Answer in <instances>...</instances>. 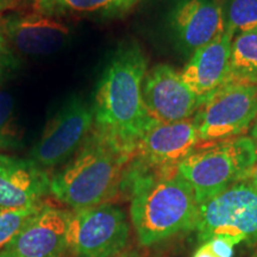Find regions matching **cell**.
<instances>
[{
  "mask_svg": "<svg viewBox=\"0 0 257 257\" xmlns=\"http://www.w3.org/2000/svg\"><path fill=\"white\" fill-rule=\"evenodd\" d=\"M148 59L135 41L114 51L96 86L93 113L94 128L134 154L135 147L154 123L143 102V81Z\"/></svg>",
  "mask_w": 257,
  "mask_h": 257,
  "instance_id": "6da1fadb",
  "label": "cell"
},
{
  "mask_svg": "<svg viewBox=\"0 0 257 257\" xmlns=\"http://www.w3.org/2000/svg\"><path fill=\"white\" fill-rule=\"evenodd\" d=\"M120 191L130 198L131 221L140 245L152 246L194 231L199 204L178 170L144 172L126 166Z\"/></svg>",
  "mask_w": 257,
  "mask_h": 257,
  "instance_id": "7a4b0ae2",
  "label": "cell"
},
{
  "mask_svg": "<svg viewBox=\"0 0 257 257\" xmlns=\"http://www.w3.org/2000/svg\"><path fill=\"white\" fill-rule=\"evenodd\" d=\"M133 154L93 127L78 152L51 176L50 193L74 211L98 206L121 188Z\"/></svg>",
  "mask_w": 257,
  "mask_h": 257,
  "instance_id": "3957f363",
  "label": "cell"
},
{
  "mask_svg": "<svg viewBox=\"0 0 257 257\" xmlns=\"http://www.w3.org/2000/svg\"><path fill=\"white\" fill-rule=\"evenodd\" d=\"M257 160V146L248 135L199 147L178 166L198 204L248 179Z\"/></svg>",
  "mask_w": 257,
  "mask_h": 257,
  "instance_id": "277c9868",
  "label": "cell"
},
{
  "mask_svg": "<svg viewBox=\"0 0 257 257\" xmlns=\"http://www.w3.org/2000/svg\"><path fill=\"white\" fill-rule=\"evenodd\" d=\"M194 231L199 243L220 238L234 245H255L257 192L244 180L199 204Z\"/></svg>",
  "mask_w": 257,
  "mask_h": 257,
  "instance_id": "5b68a950",
  "label": "cell"
},
{
  "mask_svg": "<svg viewBox=\"0 0 257 257\" xmlns=\"http://www.w3.org/2000/svg\"><path fill=\"white\" fill-rule=\"evenodd\" d=\"M256 114L257 86L225 83L208 95L193 115L199 147L244 136Z\"/></svg>",
  "mask_w": 257,
  "mask_h": 257,
  "instance_id": "8992f818",
  "label": "cell"
},
{
  "mask_svg": "<svg viewBox=\"0 0 257 257\" xmlns=\"http://www.w3.org/2000/svg\"><path fill=\"white\" fill-rule=\"evenodd\" d=\"M67 237L75 257H115L126 248L130 224L119 206L105 202L72 212Z\"/></svg>",
  "mask_w": 257,
  "mask_h": 257,
  "instance_id": "52a82bcc",
  "label": "cell"
},
{
  "mask_svg": "<svg viewBox=\"0 0 257 257\" xmlns=\"http://www.w3.org/2000/svg\"><path fill=\"white\" fill-rule=\"evenodd\" d=\"M93 127L92 104L73 95L50 118L28 159L46 170L62 166L78 152Z\"/></svg>",
  "mask_w": 257,
  "mask_h": 257,
  "instance_id": "ba28073f",
  "label": "cell"
},
{
  "mask_svg": "<svg viewBox=\"0 0 257 257\" xmlns=\"http://www.w3.org/2000/svg\"><path fill=\"white\" fill-rule=\"evenodd\" d=\"M199 147L194 119L154 123L135 147L128 168L144 172H172Z\"/></svg>",
  "mask_w": 257,
  "mask_h": 257,
  "instance_id": "9c48e42d",
  "label": "cell"
},
{
  "mask_svg": "<svg viewBox=\"0 0 257 257\" xmlns=\"http://www.w3.org/2000/svg\"><path fill=\"white\" fill-rule=\"evenodd\" d=\"M163 5L166 32L185 57L225 31L219 0H165Z\"/></svg>",
  "mask_w": 257,
  "mask_h": 257,
  "instance_id": "30bf717a",
  "label": "cell"
},
{
  "mask_svg": "<svg viewBox=\"0 0 257 257\" xmlns=\"http://www.w3.org/2000/svg\"><path fill=\"white\" fill-rule=\"evenodd\" d=\"M142 94L148 114L156 123L189 119L202 102L182 81L178 70L169 64H157L148 69Z\"/></svg>",
  "mask_w": 257,
  "mask_h": 257,
  "instance_id": "8fae6325",
  "label": "cell"
},
{
  "mask_svg": "<svg viewBox=\"0 0 257 257\" xmlns=\"http://www.w3.org/2000/svg\"><path fill=\"white\" fill-rule=\"evenodd\" d=\"M72 212L42 205L17 236L0 251L2 257H61L68 248Z\"/></svg>",
  "mask_w": 257,
  "mask_h": 257,
  "instance_id": "7c38bea8",
  "label": "cell"
},
{
  "mask_svg": "<svg viewBox=\"0 0 257 257\" xmlns=\"http://www.w3.org/2000/svg\"><path fill=\"white\" fill-rule=\"evenodd\" d=\"M0 30L12 50L27 56L59 51L70 37L67 24L44 14H11L0 18Z\"/></svg>",
  "mask_w": 257,
  "mask_h": 257,
  "instance_id": "4fadbf2b",
  "label": "cell"
},
{
  "mask_svg": "<svg viewBox=\"0 0 257 257\" xmlns=\"http://www.w3.org/2000/svg\"><path fill=\"white\" fill-rule=\"evenodd\" d=\"M50 175L30 159L0 154V212L41 205L50 193Z\"/></svg>",
  "mask_w": 257,
  "mask_h": 257,
  "instance_id": "5bb4252c",
  "label": "cell"
},
{
  "mask_svg": "<svg viewBox=\"0 0 257 257\" xmlns=\"http://www.w3.org/2000/svg\"><path fill=\"white\" fill-rule=\"evenodd\" d=\"M233 36L224 31L193 53L180 73L182 81L202 101L226 82Z\"/></svg>",
  "mask_w": 257,
  "mask_h": 257,
  "instance_id": "9a60e30c",
  "label": "cell"
},
{
  "mask_svg": "<svg viewBox=\"0 0 257 257\" xmlns=\"http://www.w3.org/2000/svg\"><path fill=\"white\" fill-rule=\"evenodd\" d=\"M38 12L59 17L110 19L124 16L142 0H34Z\"/></svg>",
  "mask_w": 257,
  "mask_h": 257,
  "instance_id": "2e32d148",
  "label": "cell"
},
{
  "mask_svg": "<svg viewBox=\"0 0 257 257\" xmlns=\"http://www.w3.org/2000/svg\"><path fill=\"white\" fill-rule=\"evenodd\" d=\"M225 83L257 86V30L233 37L229 74Z\"/></svg>",
  "mask_w": 257,
  "mask_h": 257,
  "instance_id": "e0dca14e",
  "label": "cell"
},
{
  "mask_svg": "<svg viewBox=\"0 0 257 257\" xmlns=\"http://www.w3.org/2000/svg\"><path fill=\"white\" fill-rule=\"evenodd\" d=\"M224 30L232 36L257 30V0H219Z\"/></svg>",
  "mask_w": 257,
  "mask_h": 257,
  "instance_id": "ac0fdd59",
  "label": "cell"
},
{
  "mask_svg": "<svg viewBox=\"0 0 257 257\" xmlns=\"http://www.w3.org/2000/svg\"><path fill=\"white\" fill-rule=\"evenodd\" d=\"M22 135L15 115L11 94L0 91V150H16L22 147Z\"/></svg>",
  "mask_w": 257,
  "mask_h": 257,
  "instance_id": "d6986e66",
  "label": "cell"
},
{
  "mask_svg": "<svg viewBox=\"0 0 257 257\" xmlns=\"http://www.w3.org/2000/svg\"><path fill=\"white\" fill-rule=\"evenodd\" d=\"M43 204L25 210L0 212V251L15 238Z\"/></svg>",
  "mask_w": 257,
  "mask_h": 257,
  "instance_id": "ffe728a7",
  "label": "cell"
},
{
  "mask_svg": "<svg viewBox=\"0 0 257 257\" xmlns=\"http://www.w3.org/2000/svg\"><path fill=\"white\" fill-rule=\"evenodd\" d=\"M234 244L229 240L213 238L200 243L192 257H232Z\"/></svg>",
  "mask_w": 257,
  "mask_h": 257,
  "instance_id": "44dd1931",
  "label": "cell"
},
{
  "mask_svg": "<svg viewBox=\"0 0 257 257\" xmlns=\"http://www.w3.org/2000/svg\"><path fill=\"white\" fill-rule=\"evenodd\" d=\"M18 60L15 51L9 46L8 41L0 30V85L4 80L17 68Z\"/></svg>",
  "mask_w": 257,
  "mask_h": 257,
  "instance_id": "7402d4cb",
  "label": "cell"
},
{
  "mask_svg": "<svg viewBox=\"0 0 257 257\" xmlns=\"http://www.w3.org/2000/svg\"><path fill=\"white\" fill-rule=\"evenodd\" d=\"M246 181H248L249 184L252 186L253 189H255V191L257 192V160H256L255 165L252 166L251 170H250L249 176H248V179H246Z\"/></svg>",
  "mask_w": 257,
  "mask_h": 257,
  "instance_id": "603a6c76",
  "label": "cell"
},
{
  "mask_svg": "<svg viewBox=\"0 0 257 257\" xmlns=\"http://www.w3.org/2000/svg\"><path fill=\"white\" fill-rule=\"evenodd\" d=\"M250 137L252 138L253 141H255L256 146H257V114H256V118L255 120H253V123L251 125V127H250Z\"/></svg>",
  "mask_w": 257,
  "mask_h": 257,
  "instance_id": "cb8c5ba5",
  "label": "cell"
},
{
  "mask_svg": "<svg viewBox=\"0 0 257 257\" xmlns=\"http://www.w3.org/2000/svg\"><path fill=\"white\" fill-rule=\"evenodd\" d=\"M115 257H142L140 253H137L136 251H128L125 253H120V255L115 256Z\"/></svg>",
  "mask_w": 257,
  "mask_h": 257,
  "instance_id": "d4e9b609",
  "label": "cell"
},
{
  "mask_svg": "<svg viewBox=\"0 0 257 257\" xmlns=\"http://www.w3.org/2000/svg\"><path fill=\"white\" fill-rule=\"evenodd\" d=\"M10 3H11V0H0V10L6 8V6H8Z\"/></svg>",
  "mask_w": 257,
  "mask_h": 257,
  "instance_id": "484cf974",
  "label": "cell"
},
{
  "mask_svg": "<svg viewBox=\"0 0 257 257\" xmlns=\"http://www.w3.org/2000/svg\"><path fill=\"white\" fill-rule=\"evenodd\" d=\"M251 257H257V250H256V251H255V253H253V255H252Z\"/></svg>",
  "mask_w": 257,
  "mask_h": 257,
  "instance_id": "4316f807",
  "label": "cell"
},
{
  "mask_svg": "<svg viewBox=\"0 0 257 257\" xmlns=\"http://www.w3.org/2000/svg\"><path fill=\"white\" fill-rule=\"evenodd\" d=\"M0 257H2V256H0Z\"/></svg>",
  "mask_w": 257,
  "mask_h": 257,
  "instance_id": "83f0119b",
  "label": "cell"
}]
</instances>
